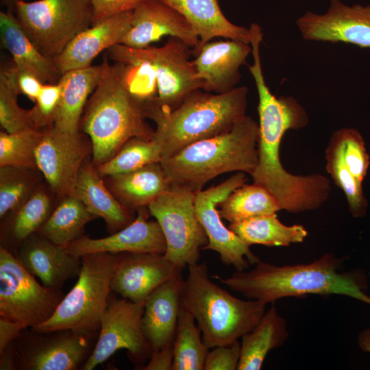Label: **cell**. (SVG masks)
Here are the masks:
<instances>
[{
	"mask_svg": "<svg viewBox=\"0 0 370 370\" xmlns=\"http://www.w3.org/2000/svg\"><path fill=\"white\" fill-rule=\"evenodd\" d=\"M81 259V270L74 286L64 295L52 316L32 328V331L72 330L88 336L99 334L119 254H90Z\"/></svg>",
	"mask_w": 370,
	"mask_h": 370,
	"instance_id": "obj_7",
	"label": "cell"
},
{
	"mask_svg": "<svg viewBox=\"0 0 370 370\" xmlns=\"http://www.w3.org/2000/svg\"><path fill=\"white\" fill-rule=\"evenodd\" d=\"M249 70L258 95V162L251 174L253 183L262 186L278 201L281 210L298 214L320 208L331 191L330 180L319 173L294 175L283 166L280 148L289 130L305 127L309 122L303 106L293 97H277L267 85L260 51L252 52Z\"/></svg>",
	"mask_w": 370,
	"mask_h": 370,
	"instance_id": "obj_1",
	"label": "cell"
},
{
	"mask_svg": "<svg viewBox=\"0 0 370 370\" xmlns=\"http://www.w3.org/2000/svg\"><path fill=\"white\" fill-rule=\"evenodd\" d=\"M338 130L342 139L345 164L356 179L362 184L370 163L364 139L354 128L343 127Z\"/></svg>",
	"mask_w": 370,
	"mask_h": 370,
	"instance_id": "obj_40",
	"label": "cell"
},
{
	"mask_svg": "<svg viewBox=\"0 0 370 370\" xmlns=\"http://www.w3.org/2000/svg\"><path fill=\"white\" fill-rule=\"evenodd\" d=\"M0 75L18 95H25L33 102H36L44 84L34 75L20 69L13 62L10 65L1 66Z\"/></svg>",
	"mask_w": 370,
	"mask_h": 370,
	"instance_id": "obj_42",
	"label": "cell"
},
{
	"mask_svg": "<svg viewBox=\"0 0 370 370\" xmlns=\"http://www.w3.org/2000/svg\"><path fill=\"white\" fill-rule=\"evenodd\" d=\"M247 181L245 173L238 172L217 186L196 193L195 197L196 214L208 236V243L201 250L217 252L224 264L233 266L238 271H245L249 264H256L260 260L249 245L225 226L217 206Z\"/></svg>",
	"mask_w": 370,
	"mask_h": 370,
	"instance_id": "obj_13",
	"label": "cell"
},
{
	"mask_svg": "<svg viewBox=\"0 0 370 370\" xmlns=\"http://www.w3.org/2000/svg\"><path fill=\"white\" fill-rule=\"evenodd\" d=\"M220 217L230 223L251 217L274 214L280 206L267 189L256 184H246L235 189L219 204Z\"/></svg>",
	"mask_w": 370,
	"mask_h": 370,
	"instance_id": "obj_34",
	"label": "cell"
},
{
	"mask_svg": "<svg viewBox=\"0 0 370 370\" xmlns=\"http://www.w3.org/2000/svg\"><path fill=\"white\" fill-rule=\"evenodd\" d=\"M107 177L110 190L133 213L140 208L148 207L171 186L160 162Z\"/></svg>",
	"mask_w": 370,
	"mask_h": 370,
	"instance_id": "obj_27",
	"label": "cell"
},
{
	"mask_svg": "<svg viewBox=\"0 0 370 370\" xmlns=\"http://www.w3.org/2000/svg\"><path fill=\"white\" fill-rule=\"evenodd\" d=\"M95 218L77 197L68 196L51 212L38 234L66 247L82 236L85 225Z\"/></svg>",
	"mask_w": 370,
	"mask_h": 370,
	"instance_id": "obj_31",
	"label": "cell"
},
{
	"mask_svg": "<svg viewBox=\"0 0 370 370\" xmlns=\"http://www.w3.org/2000/svg\"><path fill=\"white\" fill-rule=\"evenodd\" d=\"M180 272L182 269L164 254L120 253L111 291L135 303L145 302L156 288Z\"/></svg>",
	"mask_w": 370,
	"mask_h": 370,
	"instance_id": "obj_19",
	"label": "cell"
},
{
	"mask_svg": "<svg viewBox=\"0 0 370 370\" xmlns=\"http://www.w3.org/2000/svg\"><path fill=\"white\" fill-rule=\"evenodd\" d=\"M258 123L246 115L231 130L191 143L160 162L171 185L196 193L225 173L251 175L258 162Z\"/></svg>",
	"mask_w": 370,
	"mask_h": 370,
	"instance_id": "obj_5",
	"label": "cell"
},
{
	"mask_svg": "<svg viewBox=\"0 0 370 370\" xmlns=\"http://www.w3.org/2000/svg\"><path fill=\"white\" fill-rule=\"evenodd\" d=\"M73 196L89 212L104 220L110 234L123 229L135 219L133 212L125 208L104 184L92 162L85 161L82 166Z\"/></svg>",
	"mask_w": 370,
	"mask_h": 370,
	"instance_id": "obj_25",
	"label": "cell"
},
{
	"mask_svg": "<svg viewBox=\"0 0 370 370\" xmlns=\"http://www.w3.org/2000/svg\"><path fill=\"white\" fill-rule=\"evenodd\" d=\"M342 261L331 253L306 264L276 266L259 261L251 271L214 278L249 299L266 305L283 297L309 294L345 295L370 305V297L365 292V273L361 270L340 272Z\"/></svg>",
	"mask_w": 370,
	"mask_h": 370,
	"instance_id": "obj_2",
	"label": "cell"
},
{
	"mask_svg": "<svg viewBox=\"0 0 370 370\" xmlns=\"http://www.w3.org/2000/svg\"><path fill=\"white\" fill-rule=\"evenodd\" d=\"M1 3L5 5L8 11L15 14L16 12V5L18 2L25 0H1Z\"/></svg>",
	"mask_w": 370,
	"mask_h": 370,
	"instance_id": "obj_48",
	"label": "cell"
},
{
	"mask_svg": "<svg viewBox=\"0 0 370 370\" xmlns=\"http://www.w3.org/2000/svg\"><path fill=\"white\" fill-rule=\"evenodd\" d=\"M193 315L180 304L173 341L171 370H203L210 349L204 344Z\"/></svg>",
	"mask_w": 370,
	"mask_h": 370,
	"instance_id": "obj_33",
	"label": "cell"
},
{
	"mask_svg": "<svg viewBox=\"0 0 370 370\" xmlns=\"http://www.w3.org/2000/svg\"><path fill=\"white\" fill-rule=\"evenodd\" d=\"M132 12L114 16L80 32L51 59L55 66L62 75L90 66L99 53L120 43L131 28Z\"/></svg>",
	"mask_w": 370,
	"mask_h": 370,
	"instance_id": "obj_22",
	"label": "cell"
},
{
	"mask_svg": "<svg viewBox=\"0 0 370 370\" xmlns=\"http://www.w3.org/2000/svg\"><path fill=\"white\" fill-rule=\"evenodd\" d=\"M136 211L134 220L123 229L101 238L82 235L68 245L66 249L78 257L95 253L164 254L166 241L158 221L149 220L147 207Z\"/></svg>",
	"mask_w": 370,
	"mask_h": 370,
	"instance_id": "obj_17",
	"label": "cell"
},
{
	"mask_svg": "<svg viewBox=\"0 0 370 370\" xmlns=\"http://www.w3.org/2000/svg\"><path fill=\"white\" fill-rule=\"evenodd\" d=\"M31 334L15 349L16 369L75 370L82 368L95 347V336L72 330Z\"/></svg>",
	"mask_w": 370,
	"mask_h": 370,
	"instance_id": "obj_15",
	"label": "cell"
},
{
	"mask_svg": "<svg viewBox=\"0 0 370 370\" xmlns=\"http://www.w3.org/2000/svg\"><path fill=\"white\" fill-rule=\"evenodd\" d=\"M42 130L36 153L38 170L59 197L73 195L80 169L92 152L91 141L80 131L66 132L53 125Z\"/></svg>",
	"mask_w": 370,
	"mask_h": 370,
	"instance_id": "obj_14",
	"label": "cell"
},
{
	"mask_svg": "<svg viewBox=\"0 0 370 370\" xmlns=\"http://www.w3.org/2000/svg\"><path fill=\"white\" fill-rule=\"evenodd\" d=\"M144 306L145 302L109 298L97 340L82 369H94L121 349H125L130 360L140 366L149 360L151 349L141 326Z\"/></svg>",
	"mask_w": 370,
	"mask_h": 370,
	"instance_id": "obj_12",
	"label": "cell"
},
{
	"mask_svg": "<svg viewBox=\"0 0 370 370\" xmlns=\"http://www.w3.org/2000/svg\"><path fill=\"white\" fill-rule=\"evenodd\" d=\"M163 1L189 22L199 38L200 45L215 37L250 44L249 29L231 23L221 10L218 0Z\"/></svg>",
	"mask_w": 370,
	"mask_h": 370,
	"instance_id": "obj_28",
	"label": "cell"
},
{
	"mask_svg": "<svg viewBox=\"0 0 370 370\" xmlns=\"http://www.w3.org/2000/svg\"><path fill=\"white\" fill-rule=\"evenodd\" d=\"M195 197L190 189L171 185L147 207L164 236V256L182 270L198 262L200 250L208 243L196 214Z\"/></svg>",
	"mask_w": 370,
	"mask_h": 370,
	"instance_id": "obj_10",
	"label": "cell"
},
{
	"mask_svg": "<svg viewBox=\"0 0 370 370\" xmlns=\"http://www.w3.org/2000/svg\"><path fill=\"white\" fill-rule=\"evenodd\" d=\"M183 281L180 272L156 288L145 301L141 326L151 354L173 344Z\"/></svg>",
	"mask_w": 370,
	"mask_h": 370,
	"instance_id": "obj_23",
	"label": "cell"
},
{
	"mask_svg": "<svg viewBox=\"0 0 370 370\" xmlns=\"http://www.w3.org/2000/svg\"><path fill=\"white\" fill-rule=\"evenodd\" d=\"M51 201L42 188H36L12 213L10 225L12 238L18 243L36 233L51 214Z\"/></svg>",
	"mask_w": 370,
	"mask_h": 370,
	"instance_id": "obj_37",
	"label": "cell"
},
{
	"mask_svg": "<svg viewBox=\"0 0 370 370\" xmlns=\"http://www.w3.org/2000/svg\"><path fill=\"white\" fill-rule=\"evenodd\" d=\"M64 297L40 284L4 247H0V317L31 328L48 320Z\"/></svg>",
	"mask_w": 370,
	"mask_h": 370,
	"instance_id": "obj_11",
	"label": "cell"
},
{
	"mask_svg": "<svg viewBox=\"0 0 370 370\" xmlns=\"http://www.w3.org/2000/svg\"><path fill=\"white\" fill-rule=\"evenodd\" d=\"M306 40L350 43L370 48V5L347 6L330 0L323 14L306 12L296 21Z\"/></svg>",
	"mask_w": 370,
	"mask_h": 370,
	"instance_id": "obj_16",
	"label": "cell"
},
{
	"mask_svg": "<svg viewBox=\"0 0 370 370\" xmlns=\"http://www.w3.org/2000/svg\"><path fill=\"white\" fill-rule=\"evenodd\" d=\"M125 64H108L88 98L79 130L92 144L95 166L111 159L130 138L151 140L155 130L145 121V100L133 94L125 77Z\"/></svg>",
	"mask_w": 370,
	"mask_h": 370,
	"instance_id": "obj_3",
	"label": "cell"
},
{
	"mask_svg": "<svg viewBox=\"0 0 370 370\" xmlns=\"http://www.w3.org/2000/svg\"><path fill=\"white\" fill-rule=\"evenodd\" d=\"M61 90L60 82L43 84L34 106L29 109L32 128L42 130L53 125Z\"/></svg>",
	"mask_w": 370,
	"mask_h": 370,
	"instance_id": "obj_41",
	"label": "cell"
},
{
	"mask_svg": "<svg viewBox=\"0 0 370 370\" xmlns=\"http://www.w3.org/2000/svg\"><path fill=\"white\" fill-rule=\"evenodd\" d=\"M14 256L42 285L56 290L67 280L78 276L82 267L81 257L36 233L19 244Z\"/></svg>",
	"mask_w": 370,
	"mask_h": 370,
	"instance_id": "obj_21",
	"label": "cell"
},
{
	"mask_svg": "<svg viewBox=\"0 0 370 370\" xmlns=\"http://www.w3.org/2000/svg\"><path fill=\"white\" fill-rule=\"evenodd\" d=\"M241 357L239 340L224 346L214 347L206 356L204 370H236Z\"/></svg>",
	"mask_w": 370,
	"mask_h": 370,
	"instance_id": "obj_43",
	"label": "cell"
},
{
	"mask_svg": "<svg viewBox=\"0 0 370 370\" xmlns=\"http://www.w3.org/2000/svg\"><path fill=\"white\" fill-rule=\"evenodd\" d=\"M0 34L3 47L18 68L32 73L44 84L59 82L62 74L31 41L15 14L0 12Z\"/></svg>",
	"mask_w": 370,
	"mask_h": 370,
	"instance_id": "obj_26",
	"label": "cell"
},
{
	"mask_svg": "<svg viewBox=\"0 0 370 370\" xmlns=\"http://www.w3.org/2000/svg\"><path fill=\"white\" fill-rule=\"evenodd\" d=\"M251 53L250 44L227 39L208 42L193 50L192 60L201 90L224 93L241 80L240 68Z\"/></svg>",
	"mask_w": 370,
	"mask_h": 370,
	"instance_id": "obj_20",
	"label": "cell"
},
{
	"mask_svg": "<svg viewBox=\"0 0 370 370\" xmlns=\"http://www.w3.org/2000/svg\"><path fill=\"white\" fill-rule=\"evenodd\" d=\"M18 93L0 75V124L3 130L12 133L31 127L29 110L19 106Z\"/></svg>",
	"mask_w": 370,
	"mask_h": 370,
	"instance_id": "obj_39",
	"label": "cell"
},
{
	"mask_svg": "<svg viewBox=\"0 0 370 370\" xmlns=\"http://www.w3.org/2000/svg\"><path fill=\"white\" fill-rule=\"evenodd\" d=\"M108 59V56L104 57L100 65H91L63 73L59 81L62 90L53 124L56 128L70 133L80 130L85 106L103 75Z\"/></svg>",
	"mask_w": 370,
	"mask_h": 370,
	"instance_id": "obj_24",
	"label": "cell"
},
{
	"mask_svg": "<svg viewBox=\"0 0 370 370\" xmlns=\"http://www.w3.org/2000/svg\"><path fill=\"white\" fill-rule=\"evenodd\" d=\"M325 158L326 171L336 186L344 193L351 214L354 218L363 217L367 210V200L363 194L362 184L351 173L345 164L338 129L329 138Z\"/></svg>",
	"mask_w": 370,
	"mask_h": 370,
	"instance_id": "obj_32",
	"label": "cell"
},
{
	"mask_svg": "<svg viewBox=\"0 0 370 370\" xmlns=\"http://www.w3.org/2000/svg\"><path fill=\"white\" fill-rule=\"evenodd\" d=\"M106 54L116 62L149 66L156 82L158 95L154 99L164 111L175 109L190 93L201 89L190 60L193 48L175 37H170L161 47L133 48L116 44Z\"/></svg>",
	"mask_w": 370,
	"mask_h": 370,
	"instance_id": "obj_8",
	"label": "cell"
},
{
	"mask_svg": "<svg viewBox=\"0 0 370 370\" xmlns=\"http://www.w3.org/2000/svg\"><path fill=\"white\" fill-rule=\"evenodd\" d=\"M173 345L152 353L147 365H140L141 368L139 369L144 370H171L173 360Z\"/></svg>",
	"mask_w": 370,
	"mask_h": 370,
	"instance_id": "obj_46",
	"label": "cell"
},
{
	"mask_svg": "<svg viewBox=\"0 0 370 370\" xmlns=\"http://www.w3.org/2000/svg\"><path fill=\"white\" fill-rule=\"evenodd\" d=\"M247 92L244 86L224 93L197 89L169 112L162 110L154 97L146 99L145 116L156 124L154 137L162 145V159L191 143L231 130L246 116Z\"/></svg>",
	"mask_w": 370,
	"mask_h": 370,
	"instance_id": "obj_4",
	"label": "cell"
},
{
	"mask_svg": "<svg viewBox=\"0 0 370 370\" xmlns=\"http://www.w3.org/2000/svg\"><path fill=\"white\" fill-rule=\"evenodd\" d=\"M162 159V145L153 136L151 140L139 137L129 139L109 160L96 167L102 177L127 173Z\"/></svg>",
	"mask_w": 370,
	"mask_h": 370,
	"instance_id": "obj_35",
	"label": "cell"
},
{
	"mask_svg": "<svg viewBox=\"0 0 370 370\" xmlns=\"http://www.w3.org/2000/svg\"><path fill=\"white\" fill-rule=\"evenodd\" d=\"M180 304L195 317L209 348L230 345L251 331L266 311V304L243 300L213 282L205 263L188 266Z\"/></svg>",
	"mask_w": 370,
	"mask_h": 370,
	"instance_id": "obj_6",
	"label": "cell"
},
{
	"mask_svg": "<svg viewBox=\"0 0 370 370\" xmlns=\"http://www.w3.org/2000/svg\"><path fill=\"white\" fill-rule=\"evenodd\" d=\"M229 228L249 246L260 244L286 247L303 242L308 236V231L302 225H284L276 213L230 222Z\"/></svg>",
	"mask_w": 370,
	"mask_h": 370,
	"instance_id": "obj_30",
	"label": "cell"
},
{
	"mask_svg": "<svg viewBox=\"0 0 370 370\" xmlns=\"http://www.w3.org/2000/svg\"><path fill=\"white\" fill-rule=\"evenodd\" d=\"M43 130L27 127L8 133L0 132V166H12L38 170L36 153Z\"/></svg>",
	"mask_w": 370,
	"mask_h": 370,
	"instance_id": "obj_36",
	"label": "cell"
},
{
	"mask_svg": "<svg viewBox=\"0 0 370 370\" xmlns=\"http://www.w3.org/2000/svg\"><path fill=\"white\" fill-rule=\"evenodd\" d=\"M288 336L286 322L273 306L258 325L241 337L238 370H259L271 349L282 346Z\"/></svg>",
	"mask_w": 370,
	"mask_h": 370,
	"instance_id": "obj_29",
	"label": "cell"
},
{
	"mask_svg": "<svg viewBox=\"0 0 370 370\" xmlns=\"http://www.w3.org/2000/svg\"><path fill=\"white\" fill-rule=\"evenodd\" d=\"M27 328L21 323L0 317V354H2Z\"/></svg>",
	"mask_w": 370,
	"mask_h": 370,
	"instance_id": "obj_45",
	"label": "cell"
},
{
	"mask_svg": "<svg viewBox=\"0 0 370 370\" xmlns=\"http://www.w3.org/2000/svg\"><path fill=\"white\" fill-rule=\"evenodd\" d=\"M164 36L175 37L193 50L199 38L186 18L163 0H145L132 12L131 28L119 44L145 48Z\"/></svg>",
	"mask_w": 370,
	"mask_h": 370,
	"instance_id": "obj_18",
	"label": "cell"
},
{
	"mask_svg": "<svg viewBox=\"0 0 370 370\" xmlns=\"http://www.w3.org/2000/svg\"><path fill=\"white\" fill-rule=\"evenodd\" d=\"M145 0H92V25L98 24L114 16L134 11Z\"/></svg>",
	"mask_w": 370,
	"mask_h": 370,
	"instance_id": "obj_44",
	"label": "cell"
},
{
	"mask_svg": "<svg viewBox=\"0 0 370 370\" xmlns=\"http://www.w3.org/2000/svg\"><path fill=\"white\" fill-rule=\"evenodd\" d=\"M15 15L40 53L53 59L92 26L93 11L92 0L21 1Z\"/></svg>",
	"mask_w": 370,
	"mask_h": 370,
	"instance_id": "obj_9",
	"label": "cell"
},
{
	"mask_svg": "<svg viewBox=\"0 0 370 370\" xmlns=\"http://www.w3.org/2000/svg\"><path fill=\"white\" fill-rule=\"evenodd\" d=\"M35 170L0 166V217L14 212L36 189Z\"/></svg>",
	"mask_w": 370,
	"mask_h": 370,
	"instance_id": "obj_38",
	"label": "cell"
},
{
	"mask_svg": "<svg viewBox=\"0 0 370 370\" xmlns=\"http://www.w3.org/2000/svg\"><path fill=\"white\" fill-rule=\"evenodd\" d=\"M358 344L362 352L370 353V328L360 332L358 335Z\"/></svg>",
	"mask_w": 370,
	"mask_h": 370,
	"instance_id": "obj_47",
	"label": "cell"
}]
</instances>
